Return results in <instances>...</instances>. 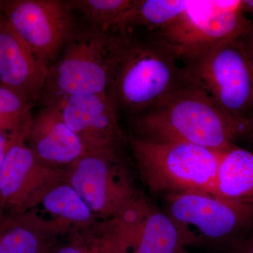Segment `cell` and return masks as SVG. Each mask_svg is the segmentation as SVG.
<instances>
[{
    "label": "cell",
    "mask_w": 253,
    "mask_h": 253,
    "mask_svg": "<svg viewBox=\"0 0 253 253\" xmlns=\"http://www.w3.org/2000/svg\"><path fill=\"white\" fill-rule=\"evenodd\" d=\"M109 95L116 108L143 113L172 94L185 80L184 68L153 32L144 38L116 31Z\"/></svg>",
    "instance_id": "obj_1"
},
{
    "label": "cell",
    "mask_w": 253,
    "mask_h": 253,
    "mask_svg": "<svg viewBox=\"0 0 253 253\" xmlns=\"http://www.w3.org/2000/svg\"><path fill=\"white\" fill-rule=\"evenodd\" d=\"M134 126L145 140L189 143L219 152L235 145L242 131V125L186 77L162 102L138 116Z\"/></svg>",
    "instance_id": "obj_2"
},
{
    "label": "cell",
    "mask_w": 253,
    "mask_h": 253,
    "mask_svg": "<svg viewBox=\"0 0 253 253\" xmlns=\"http://www.w3.org/2000/svg\"><path fill=\"white\" fill-rule=\"evenodd\" d=\"M130 144L144 184L154 194L167 196L190 191L209 192L223 154L189 143L137 136L131 138Z\"/></svg>",
    "instance_id": "obj_3"
},
{
    "label": "cell",
    "mask_w": 253,
    "mask_h": 253,
    "mask_svg": "<svg viewBox=\"0 0 253 253\" xmlns=\"http://www.w3.org/2000/svg\"><path fill=\"white\" fill-rule=\"evenodd\" d=\"M252 32L253 22L243 11L241 0H189L180 14L153 33L184 64Z\"/></svg>",
    "instance_id": "obj_4"
},
{
    "label": "cell",
    "mask_w": 253,
    "mask_h": 253,
    "mask_svg": "<svg viewBox=\"0 0 253 253\" xmlns=\"http://www.w3.org/2000/svg\"><path fill=\"white\" fill-rule=\"evenodd\" d=\"M115 41L114 31L93 26L71 35L62 56L50 66L45 105L76 94L109 95Z\"/></svg>",
    "instance_id": "obj_5"
},
{
    "label": "cell",
    "mask_w": 253,
    "mask_h": 253,
    "mask_svg": "<svg viewBox=\"0 0 253 253\" xmlns=\"http://www.w3.org/2000/svg\"><path fill=\"white\" fill-rule=\"evenodd\" d=\"M183 68L186 79L242 127L253 116V59L243 37L224 42Z\"/></svg>",
    "instance_id": "obj_6"
},
{
    "label": "cell",
    "mask_w": 253,
    "mask_h": 253,
    "mask_svg": "<svg viewBox=\"0 0 253 253\" xmlns=\"http://www.w3.org/2000/svg\"><path fill=\"white\" fill-rule=\"evenodd\" d=\"M165 212L188 246L229 247L253 229V205L224 199L206 191L166 198Z\"/></svg>",
    "instance_id": "obj_7"
},
{
    "label": "cell",
    "mask_w": 253,
    "mask_h": 253,
    "mask_svg": "<svg viewBox=\"0 0 253 253\" xmlns=\"http://www.w3.org/2000/svg\"><path fill=\"white\" fill-rule=\"evenodd\" d=\"M96 230L105 253H188L187 243L167 214L139 191Z\"/></svg>",
    "instance_id": "obj_8"
},
{
    "label": "cell",
    "mask_w": 253,
    "mask_h": 253,
    "mask_svg": "<svg viewBox=\"0 0 253 253\" xmlns=\"http://www.w3.org/2000/svg\"><path fill=\"white\" fill-rule=\"evenodd\" d=\"M63 181L76 190L97 217H114L137 193L117 151H88L63 168Z\"/></svg>",
    "instance_id": "obj_9"
},
{
    "label": "cell",
    "mask_w": 253,
    "mask_h": 253,
    "mask_svg": "<svg viewBox=\"0 0 253 253\" xmlns=\"http://www.w3.org/2000/svg\"><path fill=\"white\" fill-rule=\"evenodd\" d=\"M6 23L38 59L50 68L72 35L66 1L21 0L6 3Z\"/></svg>",
    "instance_id": "obj_10"
},
{
    "label": "cell",
    "mask_w": 253,
    "mask_h": 253,
    "mask_svg": "<svg viewBox=\"0 0 253 253\" xmlns=\"http://www.w3.org/2000/svg\"><path fill=\"white\" fill-rule=\"evenodd\" d=\"M63 180V168L41 161L26 137L13 138L0 169L3 210L23 213L36 209L48 192Z\"/></svg>",
    "instance_id": "obj_11"
},
{
    "label": "cell",
    "mask_w": 253,
    "mask_h": 253,
    "mask_svg": "<svg viewBox=\"0 0 253 253\" xmlns=\"http://www.w3.org/2000/svg\"><path fill=\"white\" fill-rule=\"evenodd\" d=\"M59 104L63 120L81 141L84 152L115 150L126 140L117 108L107 94L68 96Z\"/></svg>",
    "instance_id": "obj_12"
},
{
    "label": "cell",
    "mask_w": 253,
    "mask_h": 253,
    "mask_svg": "<svg viewBox=\"0 0 253 253\" xmlns=\"http://www.w3.org/2000/svg\"><path fill=\"white\" fill-rule=\"evenodd\" d=\"M49 66L33 54L5 21L0 23V84L31 103L42 94Z\"/></svg>",
    "instance_id": "obj_13"
},
{
    "label": "cell",
    "mask_w": 253,
    "mask_h": 253,
    "mask_svg": "<svg viewBox=\"0 0 253 253\" xmlns=\"http://www.w3.org/2000/svg\"><path fill=\"white\" fill-rule=\"evenodd\" d=\"M26 141L37 157L57 167L68 166L85 153L81 141L65 123L56 103L45 105L39 111Z\"/></svg>",
    "instance_id": "obj_14"
},
{
    "label": "cell",
    "mask_w": 253,
    "mask_h": 253,
    "mask_svg": "<svg viewBox=\"0 0 253 253\" xmlns=\"http://www.w3.org/2000/svg\"><path fill=\"white\" fill-rule=\"evenodd\" d=\"M68 232L56 221L38 215L0 211V253H45L56 235Z\"/></svg>",
    "instance_id": "obj_15"
},
{
    "label": "cell",
    "mask_w": 253,
    "mask_h": 253,
    "mask_svg": "<svg viewBox=\"0 0 253 253\" xmlns=\"http://www.w3.org/2000/svg\"><path fill=\"white\" fill-rule=\"evenodd\" d=\"M209 192L253 205V151L235 144L223 152Z\"/></svg>",
    "instance_id": "obj_16"
},
{
    "label": "cell",
    "mask_w": 253,
    "mask_h": 253,
    "mask_svg": "<svg viewBox=\"0 0 253 253\" xmlns=\"http://www.w3.org/2000/svg\"><path fill=\"white\" fill-rule=\"evenodd\" d=\"M51 216V220L70 231L89 229L98 217L72 186L61 182L50 190L39 206Z\"/></svg>",
    "instance_id": "obj_17"
},
{
    "label": "cell",
    "mask_w": 253,
    "mask_h": 253,
    "mask_svg": "<svg viewBox=\"0 0 253 253\" xmlns=\"http://www.w3.org/2000/svg\"><path fill=\"white\" fill-rule=\"evenodd\" d=\"M189 1L134 0L131 7L113 23L111 29L131 31L135 28H144L147 32L158 31L180 14Z\"/></svg>",
    "instance_id": "obj_18"
},
{
    "label": "cell",
    "mask_w": 253,
    "mask_h": 253,
    "mask_svg": "<svg viewBox=\"0 0 253 253\" xmlns=\"http://www.w3.org/2000/svg\"><path fill=\"white\" fill-rule=\"evenodd\" d=\"M134 0H73L66 1L70 9L78 10L91 26L110 30L113 23L134 4Z\"/></svg>",
    "instance_id": "obj_19"
},
{
    "label": "cell",
    "mask_w": 253,
    "mask_h": 253,
    "mask_svg": "<svg viewBox=\"0 0 253 253\" xmlns=\"http://www.w3.org/2000/svg\"><path fill=\"white\" fill-rule=\"evenodd\" d=\"M90 239L89 236L84 242L81 237L78 238L71 244L59 248L55 253H104L97 236L95 239L90 236Z\"/></svg>",
    "instance_id": "obj_20"
},
{
    "label": "cell",
    "mask_w": 253,
    "mask_h": 253,
    "mask_svg": "<svg viewBox=\"0 0 253 253\" xmlns=\"http://www.w3.org/2000/svg\"><path fill=\"white\" fill-rule=\"evenodd\" d=\"M229 253H253V235H248L227 248Z\"/></svg>",
    "instance_id": "obj_21"
},
{
    "label": "cell",
    "mask_w": 253,
    "mask_h": 253,
    "mask_svg": "<svg viewBox=\"0 0 253 253\" xmlns=\"http://www.w3.org/2000/svg\"><path fill=\"white\" fill-rule=\"evenodd\" d=\"M13 137L0 131V169L6 157V153L12 141Z\"/></svg>",
    "instance_id": "obj_22"
},
{
    "label": "cell",
    "mask_w": 253,
    "mask_h": 253,
    "mask_svg": "<svg viewBox=\"0 0 253 253\" xmlns=\"http://www.w3.org/2000/svg\"><path fill=\"white\" fill-rule=\"evenodd\" d=\"M244 140L249 142L253 146V116L243 125L242 131L240 140Z\"/></svg>",
    "instance_id": "obj_23"
},
{
    "label": "cell",
    "mask_w": 253,
    "mask_h": 253,
    "mask_svg": "<svg viewBox=\"0 0 253 253\" xmlns=\"http://www.w3.org/2000/svg\"><path fill=\"white\" fill-rule=\"evenodd\" d=\"M243 39H244L245 44H246L249 54L253 59V32L243 37Z\"/></svg>",
    "instance_id": "obj_24"
},
{
    "label": "cell",
    "mask_w": 253,
    "mask_h": 253,
    "mask_svg": "<svg viewBox=\"0 0 253 253\" xmlns=\"http://www.w3.org/2000/svg\"><path fill=\"white\" fill-rule=\"evenodd\" d=\"M243 11L245 14H250L253 16V0L243 1Z\"/></svg>",
    "instance_id": "obj_25"
},
{
    "label": "cell",
    "mask_w": 253,
    "mask_h": 253,
    "mask_svg": "<svg viewBox=\"0 0 253 253\" xmlns=\"http://www.w3.org/2000/svg\"><path fill=\"white\" fill-rule=\"evenodd\" d=\"M0 131H3L5 134L9 135V134H8L7 128H6V125H5L4 121H3L2 118H1V116H0Z\"/></svg>",
    "instance_id": "obj_26"
},
{
    "label": "cell",
    "mask_w": 253,
    "mask_h": 253,
    "mask_svg": "<svg viewBox=\"0 0 253 253\" xmlns=\"http://www.w3.org/2000/svg\"><path fill=\"white\" fill-rule=\"evenodd\" d=\"M0 211H3L2 204H1V199H0Z\"/></svg>",
    "instance_id": "obj_27"
}]
</instances>
